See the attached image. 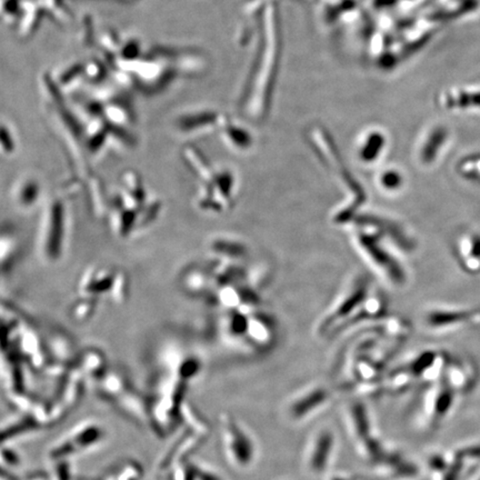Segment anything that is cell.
<instances>
[{"mask_svg": "<svg viewBox=\"0 0 480 480\" xmlns=\"http://www.w3.org/2000/svg\"><path fill=\"white\" fill-rule=\"evenodd\" d=\"M219 435L224 460L234 471L246 473L256 465L259 454L257 442L233 414L220 416Z\"/></svg>", "mask_w": 480, "mask_h": 480, "instance_id": "1", "label": "cell"}, {"mask_svg": "<svg viewBox=\"0 0 480 480\" xmlns=\"http://www.w3.org/2000/svg\"><path fill=\"white\" fill-rule=\"evenodd\" d=\"M343 422L348 442L355 455L374 468L378 463L380 446L375 435L372 419L362 400H353L343 408Z\"/></svg>", "mask_w": 480, "mask_h": 480, "instance_id": "2", "label": "cell"}, {"mask_svg": "<svg viewBox=\"0 0 480 480\" xmlns=\"http://www.w3.org/2000/svg\"><path fill=\"white\" fill-rule=\"evenodd\" d=\"M338 455V437L328 426L317 428L309 435L303 446L301 465L303 471L311 478H325Z\"/></svg>", "mask_w": 480, "mask_h": 480, "instance_id": "3", "label": "cell"}, {"mask_svg": "<svg viewBox=\"0 0 480 480\" xmlns=\"http://www.w3.org/2000/svg\"><path fill=\"white\" fill-rule=\"evenodd\" d=\"M334 400V392L326 385H309L287 400L283 409L285 417L291 424L311 422L328 409Z\"/></svg>", "mask_w": 480, "mask_h": 480, "instance_id": "4", "label": "cell"}, {"mask_svg": "<svg viewBox=\"0 0 480 480\" xmlns=\"http://www.w3.org/2000/svg\"><path fill=\"white\" fill-rule=\"evenodd\" d=\"M355 241L360 251L366 256L367 259L378 271L384 273L387 278L396 285H402L405 283L406 276H405L404 269L402 268L398 261L380 246V238L375 237L368 233L358 231L357 235H355Z\"/></svg>", "mask_w": 480, "mask_h": 480, "instance_id": "5", "label": "cell"}, {"mask_svg": "<svg viewBox=\"0 0 480 480\" xmlns=\"http://www.w3.org/2000/svg\"><path fill=\"white\" fill-rule=\"evenodd\" d=\"M366 297L367 283H357L356 287L350 291L348 296L345 297L338 306L335 307L334 311H331L325 320L319 325V331L321 334H325L327 331L331 330V328H335L339 321L343 323L346 317L350 316L354 313L353 309L357 308L362 301L366 299Z\"/></svg>", "mask_w": 480, "mask_h": 480, "instance_id": "6", "label": "cell"}, {"mask_svg": "<svg viewBox=\"0 0 480 480\" xmlns=\"http://www.w3.org/2000/svg\"><path fill=\"white\" fill-rule=\"evenodd\" d=\"M447 140V132L444 128H435L424 140L420 150V160L422 164L430 165L435 162L442 146Z\"/></svg>", "mask_w": 480, "mask_h": 480, "instance_id": "7", "label": "cell"}, {"mask_svg": "<svg viewBox=\"0 0 480 480\" xmlns=\"http://www.w3.org/2000/svg\"><path fill=\"white\" fill-rule=\"evenodd\" d=\"M384 135L380 132H369L368 136L362 140V146L359 148V157L362 162L370 164L376 162L380 156L385 147Z\"/></svg>", "mask_w": 480, "mask_h": 480, "instance_id": "8", "label": "cell"}, {"mask_svg": "<svg viewBox=\"0 0 480 480\" xmlns=\"http://www.w3.org/2000/svg\"><path fill=\"white\" fill-rule=\"evenodd\" d=\"M464 263L470 271H480V236H470L463 246Z\"/></svg>", "mask_w": 480, "mask_h": 480, "instance_id": "9", "label": "cell"}, {"mask_svg": "<svg viewBox=\"0 0 480 480\" xmlns=\"http://www.w3.org/2000/svg\"><path fill=\"white\" fill-rule=\"evenodd\" d=\"M212 251L228 257H241L245 255L246 248L240 243L231 240L220 239L212 243Z\"/></svg>", "mask_w": 480, "mask_h": 480, "instance_id": "10", "label": "cell"}, {"mask_svg": "<svg viewBox=\"0 0 480 480\" xmlns=\"http://www.w3.org/2000/svg\"><path fill=\"white\" fill-rule=\"evenodd\" d=\"M469 313H450V311H445V313H432L428 317L430 324L434 325H449L456 324L459 321H464V319L468 318Z\"/></svg>", "mask_w": 480, "mask_h": 480, "instance_id": "11", "label": "cell"}, {"mask_svg": "<svg viewBox=\"0 0 480 480\" xmlns=\"http://www.w3.org/2000/svg\"><path fill=\"white\" fill-rule=\"evenodd\" d=\"M459 172L469 179H480V155L470 156L460 162Z\"/></svg>", "mask_w": 480, "mask_h": 480, "instance_id": "12", "label": "cell"}, {"mask_svg": "<svg viewBox=\"0 0 480 480\" xmlns=\"http://www.w3.org/2000/svg\"><path fill=\"white\" fill-rule=\"evenodd\" d=\"M380 182L382 188L390 190V192H395V190H398L402 187L404 179H402V174L400 172L390 169L380 174Z\"/></svg>", "mask_w": 480, "mask_h": 480, "instance_id": "13", "label": "cell"}, {"mask_svg": "<svg viewBox=\"0 0 480 480\" xmlns=\"http://www.w3.org/2000/svg\"><path fill=\"white\" fill-rule=\"evenodd\" d=\"M226 132H227L228 140L234 146L238 148H247L251 146V137L248 136L243 129L230 127Z\"/></svg>", "mask_w": 480, "mask_h": 480, "instance_id": "14", "label": "cell"}, {"mask_svg": "<svg viewBox=\"0 0 480 480\" xmlns=\"http://www.w3.org/2000/svg\"><path fill=\"white\" fill-rule=\"evenodd\" d=\"M324 480H359L356 477H353V476L347 475V474H340V473H334L331 471L330 474L326 476L324 478Z\"/></svg>", "mask_w": 480, "mask_h": 480, "instance_id": "15", "label": "cell"}]
</instances>
